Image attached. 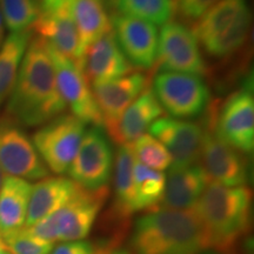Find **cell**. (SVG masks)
<instances>
[{"label": "cell", "instance_id": "cell-28", "mask_svg": "<svg viewBox=\"0 0 254 254\" xmlns=\"http://www.w3.org/2000/svg\"><path fill=\"white\" fill-rule=\"evenodd\" d=\"M2 21L11 33L32 30L43 12L41 0H0Z\"/></svg>", "mask_w": 254, "mask_h": 254}, {"label": "cell", "instance_id": "cell-27", "mask_svg": "<svg viewBox=\"0 0 254 254\" xmlns=\"http://www.w3.org/2000/svg\"><path fill=\"white\" fill-rule=\"evenodd\" d=\"M117 13L163 26L174 13L173 0H114Z\"/></svg>", "mask_w": 254, "mask_h": 254}, {"label": "cell", "instance_id": "cell-22", "mask_svg": "<svg viewBox=\"0 0 254 254\" xmlns=\"http://www.w3.org/2000/svg\"><path fill=\"white\" fill-rule=\"evenodd\" d=\"M32 185L17 177H5L0 190V240L25 227Z\"/></svg>", "mask_w": 254, "mask_h": 254}, {"label": "cell", "instance_id": "cell-5", "mask_svg": "<svg viewBox=\"0 0 254 254\" xmlns=\"http://www.w3.org/2000/svg\"><path fill=\"white\" fill-rule=\"evenodd\" d=\"M209 128L220 140L241 153H252L254 148V93L253 75L245 79L220 109L211 112Z\"/></svg>", "mask_w": 254, "mask_h": 254}, {"label": "cell", "instance_id": "cell-6", "mask_svg": "<svg viewBox=\"0 0 254 254\" xmlns=\"http://www.w3.org/2000/svg\"><path fill=\"white\" fill-rule=\"evenodd\" d=\"M155 98L161 109L174 119L200 117L211 103V92L201 75L159 72L154 77Z\"/></svg>", "mask_w": 254, "mask_h": 254}, {"label": "cell", "instance_id": "cell-4", "mask_svg": "<svg viewBox=\"0 0 254 254\" xmlns=\"http://www.w3.org/2000/svg\"><path fill=\"white\" fill-rule=\"evenodd\" d=\"M251 21L247 0H219L198 19L192 31L209 56L225 58L249 39Z\"/></svg>", "mask_w": 254, "mask_h": 254}, {"label": "cell", "instance_id": "cell-2", "mask_svg": "<svg viewBox=\"0 0 254 254\" xmlns=\"http://www.w3.org/2000/svg\"><path fill=\"white\" fill-rule=\"evenodd\" d=\"M133 254H198L207 249L201 221L194 207H158L135 222Z\"/></svg>", "mask_w": 254, "mask_h": 254}, {"label": "cell", "instance_id": "cell-34", "mask_svg": "<svg viewBox=\"0 0 254 254\" xmlns=\"http://www.w3.org/2000/svg\"><path fill=\"white\" fill-rule=\"evenodd\" d=\"M4 41H5V25H4V21H2L1 12H0V49H1Z\"/></svg>", "mask_w": 254, "mask_h": 254}, {"label": "cell", "instance_id": "cell-9", "mask_svg": "<svg viewBox=\"0 0 254 254\" xmlns=\"http://www.w3.org/2000/svg\"><path fill=\"white\" fill-rule=\"evenodd\" d=\"M154 66L159 72L204 74L206 65L193 31L179 21H168L163 25L158 37Z\"/></svg>", "mask_w": 254, "mask_h": 254}, {"label": "cell", "instance_id": "cell-1", "mask_svg": "<svg viewBox=\"0 0 254 254\" xmlns=\"http://www.w3.org/2000/svg\"><path fill=\"white\" fill-rule=\"evenodd\" d=\"M66 107L45 41L36 37L25 51L6 113L21 125L39 126L62 116Z\"/></svg>", "mask_w": 254, "mask_h": 254}, {"label": "cell", "instance_id": "cell-15", "mask_svg": "<svg viewBox=\"0 0 254 254\" xmlns=\"http://www.w3.org/2000/svg\"><path fill=\"white\" fill-rule=\"evenodd\" d=\"M148 131L172 155L173 166L198 164L205 134L201 125L189 120L159 118Z\"/></svg>", "mask_w": 254, "mask_h": 254}, {"label": "cell", "instance_id": "cell-8", "mask_svg": "<svg viewBox=\"0 0 254 254\" xmlns=\"http://www.w3.org/2000/svg\"><path fill=\"white\" fill-rule=\"evenodd\" d=\"M113 153L103 127L92 126L85 131L68 174L77 185L87 190L107 187L112 172Z\"/></svg>", "mask_w": 254, "mask_h": 254}, {"label": "cell", "instance_id": "cell-37", "mask_svg": "<svg viewBox=\"0 0 254 254\" xmlns=\"http://www.w3.org/2000/svg\"><path fill=\"white\" fill-rule=\"evenodd\" d=\"M4 180H5V173L0 170V190H1V186H2V183H4Z\"/></svg>", "mask_w": 254, "mask_h": 254}, {"label": "cell", "instance_id": "cell-18", "mask_svg": "<svg viewBox=\"0 0 254 254\" xmlns=\"http://www.w3.org/2000/svg\"><path fill=\"white\" fill-rule=\"evenodd\" d=\"M33 30L47 45L77 64L80 68L82 60L80 39L66 2L52 11L41 12L39 19L33 25Z\"/></svg>", "mask_w": 254, "mask_h": 254}, {"label": "cell", "instance_id": "cell-32", "mask_svg": "<svg viewBox=\"0 0 254 254\" xmlns=\"http://www.w3.org/2000/svg\"><path fill=\"white\" fill-rule=\"evenodd\" d=\"M51 254H94L91 243L84 240L65 241L51 251Z\"/></svg>", "mask_w": 254, "mask_h": 254}, {"label": "cell", "instance_id": "cell-39", "mask_svg": "<svg viewBox=\"0 0 254 254\" xmlns=\"http://www.w3.org/2000/svg\"><path fill=\"white\" fill-rule=\"evenodd\" d=\"M204 254H221V253L217 252V251H209V252H206V253H204Z\"/></svg>", "mask_w": 254, "mask_h": 254}, {"label": "cell", "instance_id": "cell-24", "mask_svg": "<svg viewBox=\"0 0 254 254\" xmlns=\"http://www.w3.org/2000/svg\"><path fill=\"white\" fill-rule=\"evenodd\" d=\"M31 39L32 30L11 33L0 49V107L12 93L21 60Z\"/></svg>", "mask_w": 254, "mask_h": 254}, {"label": "cell", "instance_id": "cell-14", "mask_svg": "<svg viewBox=\"0 0 254 254\" xmlns=\"http://www.w3.org/2000/svg\"><path fill=\"white\" fill-rule=\"evenodd\" d=\"M111 24L120 50L133 67H153L158 51L157 27L147 21L117 12L111 17Z\"/></svg>", "mask_w": 254, "mask_h": 254}, {"label": "cell", "instance_id": "cell-26", "mask_svg": "<svg viewBox=\"0 0 254 254\" xmlns=\"http://www.w3.org/2000/svg\"><path fill=\"white\" fill-rule=\"evenodd\" d=\"M133 182L135 193V211L155 209L164 196L166 176L160 171L152 170L134 159Z\"/></svg>", "mask_w": 254, "mask_h": 254}, {"label": "cell", "instance_id": "cell-16", "mask_svg": "<svg viewBox=\"0 0 254 254\" xmlns=\"http://www.w3.org/2000/svg\"><path fill=\"white\" fill-rule=\"evenodd\" d=\"M80 69L88 84L95 85L131 74L134 67L124 56L111 30L86 50Z\"/></svg>", "mask_w": 254, "mask_h": 254}, {"label": "cell", "instance_id": "cell-23", "mask_svg": "<svg viewBox=\"0 0 254 254\" xmlns=\"http://www.w3.org/2000/svg\"><path fill=\"white\" fill-rule=\"evenodd\" d=\"M69 14L77 27L82 57L94 41L112 30L105 0H67Z\"/></svg>", "mask_w": 254, "mask_h": 254}, {"label": "cell", "instance_id": "cell-11", "mask_svg": "<svg viewBox=\"0 0 254 254\" xmlns=\"http://www.w3.org/2000/svg\"><path fill=\"white\" fill-rule=\"evenodd\" d=\"M46 44V43H45ZM50 57L55 66L57 86L72 116L81 120L85 125L104 127L103 117L98 107L86 79L75 63L60 55L46 44Z\"/></svg>", "mask_w": 254, "mask_h": 254}, {"label": "cell", "instance_id": "cell-38", "mask_svg": "<svg viewBox=\"0 0 254 254\" xmlns=\"http://www.w3.org/2000/svg\"><path fill=\"white\" fill-rule=\"evenodd\" d=\"M105 2H106L107 5H110L111 7H112V5H113V2H114V0H105Z\"/></svg>", "mask_w": 254, "mask_h": 254}, {"label": "cell", "instance_id": "cell-29", "mask_svg": "<svg viewBox=\"0 0 254 254\" xmlns=\"http://www.w3.org/2000/svg\"><path fill=\"white\" fill-rule=\"evenodd\" d=\"M139 163L155 171H164L173 164L172 155L158 139L151 134H142L127 145Z\"/></svg>", "mask_w": 254, "mask_h": 254}, {"label": "cell", "instance_id": "cell-10", "mask_svg": "<svg viewBox=\"0 0 254 254\" xmlns=\"http://www.w3.org/2000/svg\"><path fill=\"white\" fill-rule=\"evenodd\" d=\"M0 170L25 180L45 179L49 170L33 141L14 120L0 119Z\"/></svg>", "mask_w": 254, "mask_h": 254}, {"label": "cell", "instance_id": "cell-19", "mask_svg": "<svg viewBox=\"0 0 254 254\" xmlns=\"http://www.w3.org/2000/svg\"><path fill=\"white\" fill-rule=\"evenodd\" d=\"M164 110L155 98L151 85L141 92L136 99L127 107L123 116L111 131L110 138L119 144L128 145L145 134L152 124L163 116Z\"/></svg>", "mask_w": 254, "mask_h": 254}, {"label": "cell", "instance_id": "cell-35", "mask_svg": "<svg viewBox=\"0 0 254 254\" xmlns=\"http://www.w3.org/2000/svg\"><path fill=\"white\" fill-rule=\"evenodd\" d=\"M97 254H128L125 251H122V250H103L100 253H97Z\"/></svg>", "mask_w": 254, "mask_h": 254}, {"label": "cell", "instance_id": "cell-17", "mask_svg": "<svg viewBox=\"0 0 254 254\" xmlns=\"http://www.w3.org/2000/svg\"><path fill=\"white\" fill-rule=\"evenodd\" d=\"M150 85L144 73L136 72L125 77L92 85V93L103 117L104 127L111 131L127 107Z\"/></svg>", "mask_w": 254, "mask_h": 254}, {"label": "cell", "instance_id": "cell-36", "mask_svg": "<svg viewBox=\"0 0 254 254\" xmlns=\"http://www.w3.org/2000/svg\"><path fill=\"white\" fill-rule=\"evenodd\" d=\"M0 254H11V253L8 252L7 250L5 249V246L2 245V243H1V241H0Z\"/></svg>", "mask_w": 254, "mask_h": 254}, {"label": "cell", "instance_id": "cell-21", "mask_svg": "<svg viewBox=\"0 0 254 254\" xmlns=\"http://www.w3.org/2000/svg\"><path fill=\"white\" fill-rule=\"evenodd\" d=\"M67 178H45L32 186L25 227H31L41 219L64 206L79 190Z\"/></svg>", "mask_w": 254, "mask_h": 254}, {"label": "cell", "instance_id": "cell-12", "mask_svg": "<svg viewBox=\"0 0 254 254\" xmlns=\"http://www.w3.org/2000/svg\"><path fill=\"white\" fill-rule=\"evenodd\" d=\"M107 195V187L98 190L79 187L77 193L65 205L47 215L55 230L57 241H74L86 238Z\"/></svg>", "mask_w": 254, "mask_h": 254}, {"label": "cell", "instance_id": "cell-25", "mask_svg": "<svg viewBox=\"0 0 254 254\" xmlns=\"http://www.w3.org/2000/svg\"><path fill=\"white\" fill-rule=\"evenodd\" d=\"M134 157L127 145L120 146L116 157V176H114V215L128 218L135 211V193L133 182Z\"/></svg>", "mask_w": 254, "mask_h": 254}, {"label": "cell", "instance_id": "cell-30", "mask_svg": "<svg viewBox=\"0 0 254 254\" xmlns=\"http://www.w3.org/2000/svg\"><path fill=\"white\" fill-rule=\"evenodd\" d=\"M0 241L11 254H50L53 250V244L33 237L26 228Z\"/></svg>", "mask_w": 254, "mask_h": 254}, {"label": "cell", "instance_id": "cell-13", "mask_svg": "<svg viewBox=\"0 0 254 254\" xmlns=\"http://www.w3.org/2000/svg\"><path fill=\"white\" fill-rule=\"evenodd\" d=\"M199 160L209 182L228 187L246 186L250 182L249 160L241 152L220 140L208 126L205 129Z\"/></svg>", "mask_w": 254, "mask_h": 254}, {"label": "cell", "instance_id": "cell-31", "mask_svg": "<svg viewBox=\"0 0 254 254\" xmlns=\"http://www.w3.org/2000/svg\"><path fill=\"white\" fill-rule=\"evenodd\" d=\"M218 1L219 0H176L173 4L174 9L180 14V17L187 20H198Z\"/></svg>", "mask_w": 254, "mask_h": 254}, {"label": "cell", "instance_id": "cell-20", "mask_svg": "<svg viewBox=\"0 0 254 254\" xmlns=\"http://www.w3.org/2000/svg\"><path fill=\"white\" fill-rule=\"evenodd\" d=\"M208 183V177L199 164L190 166L171 165L160 204L171 209L193 208Z\"/></svg>", "mask_w": 254, "mask_h": 254}, {"label": "cell", "instance_id": "cell-33", "mask_svg": "<svg viewBox=\"0 0 254 254\" xmlns=\"http://www.w3.org/2000/svg\"><path fill=\"white\" fill-rule=\"evenodd\" d=\"M66 1H67V0H41V4H43V12L52 11V9L58 8L60 5Z\"/></svg>", "mask_w": 254, "mask_h": 254}, {"label": "cell", "instance_id": "cell-3", "mask_svg": "<svg viewBox=\"0 0 254 254\" xmlns=\"http://www.w3.org/2000/svg\"><path fill=\"white\" fill-rule=\"evenodd\" d=\"M252 192L246 186L228 187L209 182L194 209L201 221L207 249L227 252L251 226Z\"/></svg>", "mask_w": 254, "mask_h": 254}, {"label": "cell", "instance_id": "cell-7", "mask_svg": "<svg viewBox=\"0 0 254 254\" xmlns=\"http://www.w3.org/2000/svg\"><path fill=\"white\" fill-rule=\"evenodd\" d=\"M85 128L86 125L81 120L72 114H63L34 133V147L52 172H67L86 131Z\"/></svg>", "mask_w": 254, "mask_h": 254}]
</instances>
